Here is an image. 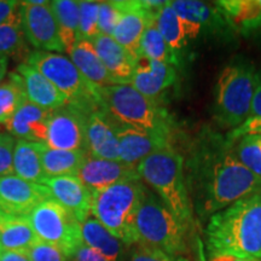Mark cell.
Returning <instances> with one entry per match:
<instances>
[{
	"label": "cell",
	"instance_id": "1",
	"mask_svg": "<svg viewBox=\"0 0 261 261\" xmlns=\"http://www.w3.org/2000/svg\"><path fill=\"white\" fill-rule=\"evenodd\" d=\"M184 171L191 204L202 219L261 190V178L240 162L232 143L210 128L194 140Z\"/></svg>",
	"mask_w": 261,
	"mask_h": 261
},
{
	"label": "cell",
	"instance_id": "2",
	"mask_svg": "<svg viewBox=\"0 0 261 261\" xmlns=\"http://www.w3.org/2000/svg\"><path fill=\"white\" fill-rule=\"evenodd\" d=\"M204 237L210 256L261 260V190L212 215Z\"/></svg>",
	"mask_w": 261,
	"mask_h": 261
},
{
	"label": "cell",
	"instance_id": "3",
	"mask_svg": "<svg viewBox=\"0 0 261 261\" xmlns=\"http://www.w3.org/2000/svg\"><path fill=\"white\" fill-rule=\"evenodd\" d=\"M99 108L116 125L127 126L171 143L175 121L163 103L149 99L130 85L99 89Z\"/></svg>",
	"mask_w": 261,
	"mask_h": 261
},
{
	"label": "cell",
	"instance_id": "4",
	"mask_svg": "<svg viewBox=\"0 0 261 261\" xmlns=\"http://www.w3.org/2000/svg\"><path fill=\"white\" fill-rule=\"evenodd\" d=\"M137 171L187 231L190 230L192 204L185 180L184 158L173 146H167L145 158Z\"/></svg>",
	"mask_w": 261,
	"mask_h": 261
},
{
	"label": "cell",
	"instance_id": "5",
	"mask_svg": "<svg viewBox=\"0 0 261 261\" xmlns=\"http://www.w3.org/2000/svg\"><path fill=\"white\" fill-rule=\"evenodd\" d=\"M140 178L117 182L93 192L91 214L126 246L138 243L136 218L145 194Z\"/></svg>",
	"mask_w": 261,
	"mask_h": 261
},
{
	"label": "cell",
	"instance_id": "6",
	"mask_svg": "<svg viewBox=\"0 0 261 261\" xmlns=\"http://www.w3.org/2000/svg\"><path fill=\"white\" fill-rule=\"evenodd\" d=\"M257 84L254 63L238 57L221 70L215 86L214 119L221 128L234 129L250 116Z\"/></svg>",
	"mask_w": 261,
	"mask_h": 261
},
{
	"label": "cell",
	"instance_id": "7",
	"mask_svg": "<svg viewBox=\"0 0 261 261\" xmlns=\"http://www.w3.org/2000/svg\"><path fill=\"white\" fill-rule=\"evenodd\" d=\"M24 63L50 80L67 98L68 104L87 114L100 110L99 89L85 79L70 58L56 52L34 50L29 52Z\"/></svg>",
	"mask_w": 261,
	"mask_h": 261
},
{
	"label": "cell",
	"instance_id": "8",
	"mask_svg": "<svg viewBox=\"0 0 261 261\" xmlns=\"http://www.w3.org/2000/svg\"><path fill=\"white\" fill-rule=\"evenodd\" d=\"M136 230L138 243L151 249L173 256H181L187 250V228L149 189L137 213Z\"/></svg>",
	"mask_w": 261,
	"mask_h": 261
},
{
	"label": "cell",
	"instance_id": "9",
	"mask_svg": "<svg viewBox=\"0 0 261 261\" xmlns=\"http://www.w3.org/2000/svg\"><path fill=\"white\" fill-rule=\"evenodd\" d=\"M27 218L39 240L61 248L69 259L84 244L80 221L52 198L41 202Z\"/></svg>",
	"mask_w": 261,
	"mask_h": 261
},
{
	"label": "cell",
	"instance_id": "10",
	"mask_svg": "<svg viewBox=\"0 0 261 261\" xmlns=\"http://www.w3.org/2000/svg\"><path fill=\"white\" fill-rule=\"evenodd\" d=\"M90 114L65 104L51 113L47 121L46 146L68 151H87L86 125Z\"/></svg>",
	"mask_w": 261,
	"mask_h": 261
},
{
	"label": "cell",
	"instance_id": "11",
	"mask_svg": "<svg viewBox=\"0 0 261 261\" xmlns=\"http://www.w3.org/2000/svg\"><path fill=\"white\" fill-rule=\"evenodd\" d=\"M22 29L24 38L38 51L64 52L56 17L51 8V2L45 5H32L28 2H19Z\"/></svg>",
	"mask_w": 261,
	"mask_h": 261
},
{
	"label": "cell",
	"instance_id": "12",
	"mask_svg": "<svg viewBox=\"0 0 261 261\" xmlns=\"http://www.w3.org/2000/svg\"><path fill=\"white\" fill-rule=\"evenodd\" d=\"M48 198L51 195L45 185L27 181L15 174L0 178V211L10 215L27 218Z\"/></svg>",
	"mask_w": 261,
	"mask_h": 261
},
{
	"label": "cell",
	"instance_id": "13",
	"mask_svg": "<svg viewBox=\"0 0 261 261\" xmlns=\"http://www.w3.org/2000/svg\"><path fill=\"white\" fill-rule=\"evenodd\" d=\"M122 14L112 37L119 42L135 60L139 58L142 37L150 21L156 18L145 5L144 0H121L119 2Z\"/></svg>",
	"mask_w": 261,
	"mask_h": 261
},
{
	"label": "cell",
	"instance_id": "14",
	"mask_svg": "<svg viewBox=\"0 0 261 261\" xmlns=\"http://www.w3.org/2000/svg\"><path fill=\"white\" fill-rule=\"evenodd\" d=\"M76 177L89 189L91 194L104 190L117 182L140 178L137 167L120 161L98 159L90 155L86 156L80 166Z\"/></svg>",
	"mask_w": 261,
	"mask_h": 261
},
{
	"label": "cell",
	"instance_id": "15",
	"mask_svg": "<svg viewBox=\"0 0 261 261\" xmlns=\"http://www.w3.org/2000/svg\"><path fill=\"white\" fill-rule=\"evenodd\" d=\"M177 68L145 57L137 60L130 86L155 102L163 103V93L177 81Z\"/></svg>",
	"mask_w": 261,
	"mask_h": 261
},
{
	"label": "cell",
	"instance_id": "16",
	"mask_svg": "<svg viewBox=\"0 0 261 261\" xmlns=\"http://www.w3.org/2000/svg\"><path fill=\"white\" fill-rule=\"evenodd\" d=\"M42 185L48 189L52 200L63 205L81 224L90 218L92 194L76 175L46 178Z\"/></svg>",
	"mask_w": 261,
	"mask_h": 261
},
{
	"label": "cell",
	"instance_id": "17",
	"mask_svg": "<svg viewBox=\"0 0 261 261\" xmlns=\"http://www.w3.org/2000/svg\"><path fill=\"white\" fill-rule=\"evenodd\" d=\"M155 22L162 38L180 61L182 55L190 46V42L202 34L198 25L179 17L169 2L158 12Z\"/></svg>",
	"mask_w": 261,
	"mask_h": 261
},
{
	"label": "cell",
	"instance_id": "18",
	"mask_svg": "<svg viewBox=\"0 0 261 261\" xmlns=\"http://www.w3.org/2000/svg\"><path fill=\"white\" fill-rule=\"evenodd\" d=\"M51 113L29 102L27 98L15 115L5 123V127L15 139L46 144L47 121Z\"/></svg>",
	"mask_w": 261,
	"mask_h": 261
},
{
	"label": "cell",
	"instance_id": "19",
	"mask_svg": "<svg viewBox=\"0 0 261 261\" xmlns=\"http://www.w3.org/2000/svg\"><path fill=\"white\" fill-rule=\"evenodd\" d=\"M86 142L90 156L119 161L116 126L102 110H96L87 117Z\"/></svg>",
	"mask_w": 261,
	"mask_h": 261
},
{
	"label": "cell",
	"instance_id": "20",
	"mask_svg": "<svg viewBox=\"0 0 261 261\" xmlns=\"http://www.w3.org/2000/svg\"><path fill=\"white\" fill-rule=\"evenodd\" d=\"M94 48L115 85H129L137 60L110 35L99 34L93 40Z\"/></svg>",
	"mask_w": 261,
	"mask_h": 261
},
{
	"label": "cell",
	"instance_id": "21",
	"mask_svg": "<svg viewBox=\"0 0 261 261\" xmlns=\"http://www.w3.org/2000/svg\"><path fill=\"white\" fill-rule=\"evenodd\" d=\"M119 139V161L137 167L140 162L160 149L172 146L167 140L150 136L127 126L116 125Z\"/></svg>",
	"mask_w": 261,
	"mask_h": 261
},
{
	"label": "cell",
	"instance_id": "22",
	"mask_svg": "<svg viewBox=\"0 0 261 261\" xmlns=\"http://www.w3.org/2000/svg\"><path fill=\"white\" fill-rule=\"evenodd\" d=\"M169 3L179 17L198 25L202 34L225 35L233 33L215 4L198 0H174Z\"/></svg>",
	"mask_w": 261,
	"mask_h": 261
},
{
	"label": "cell",
	"instance_id": "23",
	"mask_svg": "<svg viewBox=\"0 0 261 261\" xmlns=\"http://www.w3.org/2000/svg\"><path fill=\"white\" fill-rule=\"evenodd\" d=\"M17 73L23 80L29 102L50 112L68 104L67 98L57 90V87L31 65L21 63L17 67Z\"/></svg>",
	"mask_w": 261,
	"mask_h": 261
},
{
	"label": "cell",
	"instance_id": "24",
	"mask_svg": "<svg viewBox=\"0 0 261 261\" xmlns=\"http://www.w3.org/2000/svg\"><path fill=\"white\" fill-rule=\"evenodd\" d=\"M214 4L233 33L247 35L261 29V0H220Z\"/></svg>",
	"mask_w": 261,
	"mask_h": 261
},
{
	"label": "cell",
	"instance_id": "25",
	"mask_svg": "<svg viewBox=\"0 0 261 261\" xmlns=\"http://www.w3.org/2000/svg\"><path fill=\"white\" fill-rule=\"evenodd\" d=\"M68 55L85 79L98 89L115 85L98 56L92 41H76Z\"/></svg>",
	"mask_w": 261,
	"mask_h": 261
},
{
	"label": "cell",
	"instance_id": "26",
	"mask_svg": "<svg viewBox=\"0 0 261 261\" xmlns=\"http://www.w3.org/2000/svg\"><path fill=\"white\" fill-rule=\"evenodd\" d=\"M38 241L28 218L0 211V250H28Z\"/></svg>",
	"mask_w": 261,
	"mask_h": 261
},
{
	"label": "cell",
	"instance_id": "27",
	"mask_svg": "<svg viewBox=\"0 0 261 261\" xmlns=\"http://www.w3.org/2000/svg\"><path fill=\"white\" fill-rule=\"evenodd\" d=\"M45 144L16 139L14 151V174L24 180L42 184L46 179L41 162Z\"/></svg>",
	"mask_w": 261,
	"mask_h": 261
},
{
	"label": "cell",
	"instance_id": "28",
	"mask_svg": "<svg viewBox=\"0 0 261 261\" xmlns=\"http://www.w3.org/2000/svg\"><path fill=\"white\" fill-rule=\"evenodd\" d=\"M83 242L103 255L108 261H119L122 255L123 243L113 236L96 218H87L81 224Z\"/></svg>",
	"mask_w": 261,
	"mask_h": 261
},
{
	"label": "cell",
	"instance_id": "29",
	"mask_svg": "<svg viewBox=\"0 0 261 261\" xmlns=\"http://www.w3.org/2000/svg\"><path fill=\"white\" fill-rule=\"evenodd\" d=\"M51 8L56 17L64 52L69 54L75 42L79 41L80 4L75 0H54Z\"/></svg>",
	"mask_w": 261,
	"mask_h": 261
},
{
	"label": "cell",
	"instance_id": "30",
	"mask_svg": "<svg viewBox=\"0 0 261 261\" xmlns=\"http://www.w3.org/2000/svg\"><path fill=\"white\" fill-rule=\"evenodd\" d=\"M89 155L87 151H68L51 149L45 145L41 152V162L46 178L76 175L80 166Z\"/></svg>",
	"mask_w": 261,
	"mask_h": 261
},
{
	"label": "cell",
	"instance_id": "31",
	"mask_svg": "<svg viewBox=\"0 0 261 261\" xmlns=\"http://www.w3.org/2000/svg\"><path fill=\"white\" fill-rule=\"evenodd\" d=\"M139 57H145L151 61L171 64L175 68L181 67V61L175 56L174 52L169 48L167 42L162 38L155 19L150 21L149 24L146 25L142 41H140Z\"/></svg>",
	"mask_w": 261,
	"mask_h": 261
},
{
	"label": "cell",
	"instance_id": "32",
	"mask_svg": "<svg viewBox=\"0 0 261 261\" xmlns=\"http://www.w3.org/2000/svg\"><path fill=\"white\" fill-rule=\"evenodd\" d=\"M27 99L23 80L18 73H10L0 85V123H5L15 115Z\"/></svg>",
	"mask_w": 261,
	"mask_h": 261
},
{
	"label": "cell",
	"instance_id": "33",
	"mask_svg": "<svg viewBox=\"0 0 261 261\" xmlns=\"http://www.w3.org/2000/svg\"><path fill=\"white\" fill-rule=\"evenodd\" d=\"M24 51V33L18 6L14 14L0 24V56H14Z\"/></svg>",
	"mask_w": 261,
	"mask_h": 261
},
{
	"label": "cell",
	"instance_id": "34",
	"mask_svg": "<svg viewBox=\"0 0 261 261\" xmlns=\"http://www.w3.org/2000/svg\"><path fill=\"white\" fill-rule=\"evenodd\" d=\"M231 143L240 162L250 172L261 178L260 137L257 135H246Z\"/></svg>",
	"mask_w": 261,
	"mask_h": 261
},
{
	"label": "cell",
	"instance_id": "35",
	"mask_svg": "<svg viewBox=\"0 0 261 261\" xmlns=\"http://www.w3.org/2000/svg\"><path fill=\"white\" fill-rule=\"evenodd\" d=\"M80 4V24L79 40L92 41L100 34L98 29V14H99V2L84 0Z\"/></svg>",
	"mask_w": 261,
	"mask_h": 261
},
{
	"label": "cell",
	"instance_id": "36",
	"mask_svg": "<svg viewBox=\"0 0 261 261\" xmlns=\"http://www.w3.org/2000/svg\"><path fill=\"white\" fill-rule=\"evenodd\" d=\"M122 10L119 2H99L98 29L100 34L112 37L117 22L121 17Z\"/></svg>",
	"mask_w": 261,
	"mask_h": 261
},
{
	"label": "cell",
	"instance_id": "37",
	"mask_svg": "<svg viewBox=\"0 0 261 261\" xmlns=\"http://www.w3.org/2000/svg\"><path fill=\"white\" fill-rule=\"evenodd\" d=\"M29 259L32 261H68L67 254H65L61 248H58L55 244H50L42 242L39 240L37 243L27 250Z\"/></svg>",
	"mask_w": 261,
	"mask_h": 261
},
{
	"label": "cell",
	"instance_id": "38",
	"mask_svg": "<svg viewBox=\"0 0 261 261\" xmlns=\"http://www.w3.org/2000/svg\"><path fill=\"white\" fill-rule=\"evenodd\" d=\"M128 261H188L182 256H173L158 249H151L140 243L129 246Z\"/></svg>",
	"mask_w": 261,
	"mask_h": 261
},
{
	"label": "cell",
	"instance_id": "39",
	"mask_svg": "<svg viewBox=\"0 0 261 261\" xmlns=\"http://www.w3.org/2000/svg\"><path fill=\"white\" fill-rule=\"evenodd\" d=\"M16 139L9 133H0V178L14 174Z\"/></svg>",
	"mask_w": 261,
	"mask_h": 261
},
{
	"label": "cell",
	"instance_id": "40",
	"mask_svg": "<svg viewBox=\"0 0 261 261\" xmlns=\"http://www.w3.org/2000/svg\"><path fill=\"white\" fill-rule=\"evenodd\" d=\"M246 135H259L261 136V119L260 117H249L246 122L238 126L237 128L231 129L226 133V139L228 142H233L240 138V137Z\"/></svg>",
	"mask_w": 261,
	"mask_h": 261
},
{
	"label": "cell",
	"instance_id": "41",
	"mask_svg": "<svg viewBox=\"0 0 261 261\" xmlns=\"http://www.w3.org/2000/svg\"><path fill=\"white\" fill-rule=\"evenodd\" d=\"M74 261H108L103 255L92 249V248L87 247L86 244H81L77 248L73 256Z\"/></svg>",
	"mask_w": 261,
	"mask_h": 261
},
{
	"label": "cell",
	"instance_id": "42",
	"mask_svg": "<svg viewBox=\"0 0 261 261\" xmlns=\"http://www.w3.org/2000/svg\"><path fill=\"white\" fill-rule=\"evenodd\" d=\"M249 117H260L261 119V70L257 71V84Z\"/></svg>",
	"mask_w": 261,
	"mask_h": 261
},
{
	"label": "cell",
	"instance_id": "43",
	"mask_svg": "<svg viewBox=\"0 0 261 261\" xmlns=\"http://www.w3.org/2000/svg\"><path fill=\"white\" fill-rule=\"evenodd\" d=\"M19 2L15 0H0V24L8 19L18 9Z\"/></svg>",
	"mask_w": 261,
	"mask_h": 261
},
{
	"label": "cell",
	"instance_id": "44",
	"mask_svg": "<svg viewBox=\"0 0 261 261\" xmlns=\"http://www.w3.org/2000/svg\"><path fill=\"white\" fill-rule=\"evenodd\" d=\"M0 261H32L27 250H0Z\"/></svg>",
	"mask_w": 261,
	"mask_h": 261
},
{
	"label": "cell",
	"instance_id": "45",
	"mask_svg": "<svg viewBox=\"0 0 261 261\" xmlns=\"http://www.w3.org/2000/svg\"><path fill=\"white\" fill-rule=\"evenodd\" d=\"M210 261H261L257 259H247V257H238L232 255H217L211 256Z\"/></svg>",
	"mask_w": 261,
	"mask_h": 261
},
{
	"label": "cell",
	"instance_id": "46",
	"mask_svg": "<svg viewBox=\"0 0 261 261\" xmlns=\"http://www.w3.org/2000/svg\"><path fill=\"white\" fill-rule=\"evenodd\" d=\"M6 71H8V57L0 56V85L4 81Z\"/></svg>",
	"mask_w": 261,
	"mask_h": 261
},
{
	"label": "cell",
	"instance_id": "47",
	"mask_svg": "<svg viewBox=\"0 0 261 261\" xmlns=\"http://www.w3.org/2000/svg\"><path fill=\"white\" fill-rule=\"evenodd\" d=\"M28 3L32 5H45L48 2H45V0H28Z\"/></svg>",
	"mask_w": 261,
	"mask_h": 261
},
{
	"label": "cell",
	"instance_id": "48",
	"mask_svg": "<svg viewBox=\"0 0 261 261\" xmlns=\"http://www.w3.org/2000/svg\"><path fill=\"white\" fill-rule=\"evenodd\" d=\"M259 34H260V37H261V29H260V33H259Z\"/></svg>",
	"mask_w": 261,
	"mask_h": 261
}]
</instances>
